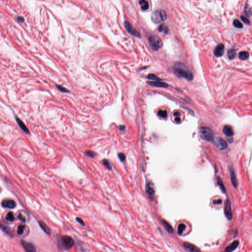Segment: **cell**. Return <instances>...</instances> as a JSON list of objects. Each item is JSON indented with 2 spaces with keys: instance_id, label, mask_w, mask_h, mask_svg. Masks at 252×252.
<instances>
[{
  "instance_id": "obj_1",
  "label": "cell",
  "mask_w": 252,
  "mask_h": 252,
  "mask_svg": "<svg viewBox=\"0 0 252 252\" xmlns=\"http://www.w3.org/2000/svg\"><path fill=\"white\" fill-rule=\"evenodd\" d=\"M174 71L178 77H183L190 81L193 79V73L185 66L180 63L176 65L174 68Z\"/></svg>"
},
{
  "instance_id": "obj_2",
  "label": "cell",
  "mask_w": 252,
  "mask_h": 252,
  "mask_svg": "<svg viewBox=\"0 0 252 252\" xmlns=\"http://www.w3.org/2000/svg\"><path fill=\"white\" fill-rule=\"evenodd\" d=\"M74 241L73 238L69 236H63L59 241L60 248L63 250H69L73 247Z\"/></svg>"
},
{
  "instance_id": "obj_3",
  "label": "cell",
  "mask_w": 252,
  "mask_h": 252,
  "mask_svg": "<svg viewBox=\"0 0 252 252\" xmlns=\"http://www.w3.org/2000/svg\"><path fill=\"white\" fill-rule=\"evenodd\" d=\"M200 134L202 139L205 140L212 142L214 139V134L212 130L208 127H202L200 130Z\"/></svg>"
},
{
  "instance_id": "obj_4",
  "label": "cell",
  "mask_w": 252,
  "mask_h": 252,
  "mask_svg": "<svg viewBox=\"0 0 252 252\" xmlns=\"http://www.w3.org/2000/svg\"><path fill=\"white\" fill-rule=\"evenodd\" d=\"M167 18V15L165 12L162 10L154 11L151 15L152 21L156 24L164 21Z\"/></svg>"
},
{
  "instance_id": "obj_5",
  "label": "cell",
  "mask_w": 252,
  "mask_h": 252,
  "mask_svg": "<svg viewBox=\"0 0 252 252\" xmlns=\"http://www.w3.org/2000/svg\"><path fill=\"white\" fill-rule=\"evenodd\" d=\"M149 44L151 48L154 50H158L163 46V41L159 37L152 36L149 39Z\"/></svg>"
},
{
  "instance_id": "obj_6",
  "label": "cell",
  "mask_w": 252,
  "mask_h": 252,
  "mask_svg": "<svg viewBox=\"0 0 252 252\" xmlns=\"http://www.w3.org/2000/svg\"><path fill=\"white\" fill-rule=\"evenodd\" d=\"M124 26L126 29L131 35L135 37H140V34L139 32L135 29V28L132 25V24L127 21H126L124 23Z\"/></svg>"
},
{
  "instance_id": "obj_7",
  "label": "cell",
  "mask_w": 252,
  "mask_h": 252,
  "mask_svg": "<svg viewBox=\"0 0 252 252\" xmlns=\"http://www.w3.org/2000/svg\"><path fill=\"white\" fill-rule=\"evenodd\" d=\"M224 213L226 218L229 220L232 219V212L231 207V204L229 199H227L224 206Z\"/></svg>"
},
{
  "instance_id": "obj_8",
  "label": "cell",
  "mask_w": 252,
  "mask_h": 252,
  "mask_svg": "<svg viewBox=\"0 0 252 252\" xmlns=\"http://www.w3.org/2000/svg\"><path fill=\"white\" fill-rule=\"evenodd\" d=\"M21 244L26 252H35L36 251V247L32 243L27 242L24 240H22Z\"/></svg>"
},
{
  "instance_id": "obj_9",
  "label": "cell",
  "mask_w": 252,
  "mask_h": 252,
  "mask_svg": "<svg viewBox=\"0 0 252 252\" xmlns=\"http://www.w3.org/2000/svg\"><path fill=\"white\" fill-rule=\"evenodd\" d=\"M146 192L148 197L151 201H153L155 197V191L151 183L147 184L146 186Z\"/></svg>"
},
{
  "instance_id": "obj_10",
  "label": "cell",
  "mask_w": 252,
  "mask_h": 252,
  "mask_svg": "<svg viewBox=\"0 0 252 252\" xmlns=\"http://www.w3.org/2000/svg\"><path fill=\"white\" fill-rule=\"evenodd\" d=\"M216 145L220 150H225L227 148V144L222 138H217L215 141Z\"/></svg>"
},
{
  "instance_id": "obj_11",
  "label": "cell",
  "mask_w": 252,
  "mask_h": 252,
  "mask_svg": "<svg viewBox=\"0 0 252 252\" xmlns=\"http://www.w3.org/2000/svg\"><path fill=\"white\" fill-rule=\"evenodd\" d=\"M2 206L4 208L13 209L16 206V203L13 200L5 199L1 203Z\"/></svg>"
},
{
  "instance_id": "obj_12",
  "label": "cell",
  "mask_w": 252,
  "mask_h": 252,
  "mask_svg": "<svg viewBox=\"0 0 252 252\" xmlns=\"http://www.w3.org/2000/svg\"><path fill=\"white\" fill-rule=\"evenodd\" d=\"M224 49H225V47L224 44H218L214 49V54L217 57H221L224 53Z\"/></svg>"
},
{
  "instance_id": "obj_13",
  "label": "cell",
  "mask_w": 252,
  "mask_h": 252,
  "mask_svg": "<svg viewBox=\"0 0 252 252\" xmlns=\"http://www.w3.org/2000/svg\"><path fill=\"white\" fill-rule=\"evenodd\" d=\"M230 179L231 183L234 188H237V181L236 179V175L233 167H231L230 168Z\"/></svg>"
},
{
  "instance_id": "obj_14",
  "label": "cell",
  "mask_w": 252,
  "mask_h": 252,
  "mask_svg": "<svg viewBox=\"0 0 252 252\" xmlns=\"http://www.w3.org/2000/svg\"><path fill=\"white\" fill-rule=\"evenodd\" d=\"M147 83L151 86L158 87H163V88H167L168 87V85L160 81H149Z\"/></svg>"
},
{
  "instance_id": "obj_15",
  "label": "cell",
  "mask_w": 252,
  "mask_h": 252,
  "mask_svg": "<svg viewBox=\"0 0 252 252\" xmlns=\"http://www.w3.org/2000/svg\"><path fill=\"white\" fill-rule=\"evenodd\" d=\"M223 132L224 134L227 136H231L234 135L233 129L230 125H226L224 127Z\"/></svg>"
},
{
  "instance_id": "obj_16",
  "label": "cell",
  "mask_w": 252,
  "mask_h": 252,
  "mask_svg": "<svg viewBox=\"0 0 252 252\" xmlns=\"http://www.w3.org/2000/svg\"><path fill=\"white\" fill-rule=\"evenodd\" d=\"M239 244V241H237V240L234 241L232 243L230 244V245L227 247V248L225 249V251L226 252H232L237 248Z\"/></svg>"
},
{
  "instance_id": "obj_17",
  "label": "cell",
  "mask_w": 252,
  "mask_h": 252,
  "mask_svg": "<svg viewBox=\"0 0 252 252\" xmlns=\"http://www.w3.org/2000/svg\"><path fill=\"white\" fill-rule=\"evenodd\" d=\"M16 120L17 123L19 127L21 128V129L22 130V131L26 132V134H29V130L26 127V126L25 125V124L22 122V121L18 118H16Z\"/></svg>"
},
{
  "instance_id": "obj_18",
  "label": "cell",
  "mask_w": 252,
  "mask_h": 252,
  "mask_svg": "<svg viewBox=\"0 0 252 252\" xmlns=\"http://www.w3.org/2000/svg\"><path fill=\"white\" fill-rule=\"evenodd\" d=\"M39 225L40 226V227L41 228V229L42 230H44V231L45 233L47 234H48V235H50L51 234V230L50 229H49V227H48L42 221H40L39 222Z\"/></svg>"
},
{
  "instance_id": "obj_19",
  "label": "cell",
  "mask_w": 252,
  "mask_h": 252,
  "mask_svg": "<svg viewBox=\"0 0 252 252\" xmlns=\"http://www.w3.org/2000/svg\"><path fill=\"white\" fill-rule=\"evenodd\" d=\"M139 4L143 11H147L149 8V4L146 0H140L139 2Z\"/></svg>"
},
{
  "instance_id": "obj_20",
  "label": "cell",
  "mask_w": 252,
  "mask_h": 252,
  "mask_svg": "<svg viewBox=\"0 0 252 252\" xmlns=\"http://www.w3.org/2000/svg\"><path fill=\"white\" fill-rule=\"evenodd\" d=\"M183 245L185 247V248H186L187 249L189 250L190 251H191V252H196V251H199L194 245L191 244L189 243L188 242H185L183 244Z\"/></svg>"
},
{
  "instance_id": "obj_21",
  "label": "cell",
  "mask_w": 252,
  "mask_h": 252,
  "mask_svg": "<svg viewBox=\"0 0 252 252\" xmlns=\"http://www.w3.org/2000/svg\"><path fill=\"white\" fill-rule=\"evenodd\" d=\"M1 229L5 234H6L10 236L11 237H12V234L11 230L8 227L6 226H3V225H1Z\"/></svg>"
},
{
  "instance_id": "obj_22",
  "label": "cell",
  "mask_w": 252,
  "mask_h": 252,
  "mask_svg": "<svg viewBox=\"0 0 252 252\" xmlns=\"http://www.w3.org/2000/svg\"><path fill=\"white\" fill-rule=\"evenodd\" d=\"M249 54L247 51H241L239 54V57L242 60H246L248 58Z\"/></svg>"
},
{
  "instance_id": "obj_23",
  "label": "cell",
  "mask_w": 252,
  "mask_h": 252,
  "mask_svg": "<svg viewBox=\"0 0 252 252\" xmlns=\"http://www.w3.org/2000/svg\"><path fill=\"white\" fill-rule=\"evenodd\" d=\"M218 184L221 190L222 191V192H223L224 194H225L226 193V188L224 186V184L223 183V181L222 180L221 178L220 177H218Z\"/></svg>"
},
{
  "instance_id": "obj_24",
  "label": "cell",
  "mask_w": 252,
  "mask_h": 252,
  "mask_svg": "<svg viewBox=\"0 0 252 252\" xmlns=\"http://www.w3.org/2000/svg\"><path fill=\"white\" fill-rule=\"evenodd\" d=\"M163 226H164V228L166 230L168 231V232L172 233L173 232V230L172 227L168 223H167L165 221H163Z\"/></svg>"
},
{
  "instance_id": "obj_25",
  "label": "cell",
  "mask_w": 252,
  "mask_h": 252,
  "mask_svg": "<svg viewBox=\"0 0 252 252\" xmlns=\"http://www.w3.org/2000/svg\"><path fill=\"white\" fill-rule=\"evenodd\" d=\"M5 219L8 222H13L15 220V218L13 213L11 212H8L6 217Z\"/></svg>"
},
{
  "instance_id": "obj_26",
  "label": "cell",
  "mask_w": 252,
  "mask_h": 252,
  "mask_svg": "<svg viewBox=\"0 0 252 252\" xmlns=\"http://www.w3.org/2000/svg\"><path fill=\"white\" fill-rule=\"evenodd\" d=\"M186 229V226L184 224H179L178 227V234L179 235H181L183 234L184 230Z\"/></svg>"
},
{
  "instance_id": "obj_27",
  "label": "cell",
  "mask_w": 252,
  "mask_h": 252,
  "mask_svg": "<svg viewBox=\"0 0 252 252\" xmlns=\"http://www.w3.org/2000/svg\"><path fill=\"white\" fill-rule=\"evenodd\" d=\"M158 115L161 118H166L168 116V112L165 110H160L158 112Z\"/></svg>"
},
{
  "instance_id": "obj_28",
  "label": "cell",
  "mask_w": 252,
  "mask_h": 252,
  "mask_svg": "<svg viewBox=\"0 0 252 252\" xmlns=\"http://www.w3.org/2000/svg\"><path fill=\"white\" fill-rule=\"evenodd\" d=\"M235 54H236V52H235V50L234 49H231L229 51H228L227 52V55H228V57H229V58L230 59H234L235 56Z\"/></svg>"
},
{
  "instance_id": "obj_29",
  "label": "cell",
  "mask_w": 252,
  "mask_h": 252,
  "mask_svg": "<svg viewBox=\"0 0 252 252\" xmlns=\"http://www.w3.org/2000/svg\"><path fill=\"white\" fill-rule=\"evenodd\" d=\"M25 229V226L24 225H20L18 226V229H17V234L19 235H21L24 234Z\"/></svg>"
},
{
  "instance_id": "obj_30",
  "label": "cell",
  "mask_w": 252,
  "mask_h": 252,
  "mask_svg": "<svg viewBox=\"0 0 252 252\" xmlns=\"http://www.w3.org/2000/svg\"><path fill=\"white\" fill-rule=\"evenodd\" d=\"M234 25L237 28H242L243 27V25L237 19H235L234 21Z\"/></svg>"
},
{
  "instance_id": "obj_31",
  "label": "cell",
  "mask_w": 252,
  "mask_h": 252,
  "mask_svg": "<svg viewBox=\"0 0 252 252\" xmlns=\"http://www.w3.org/2000/svg\"><path fill=\"white\" fill-rule=\"evenodd\" d=\"M147 78H149V79H151V80H153L155 81H159L161 80L160 78H159L158 77H157L156 75H155V74H149L147 76Z\"/></svg>"
},
{
  "instance_id": "obj_32",
  "label": "cell",
  "mask_w": 252,
  "mask_h": 252,
  "mask_svg": "<svg viewBox=\"0 0 252 252\" xmlns=\"http://www.w3.org/2000/svg\"><path fill=\"white\" fill-rule=\"evenodd\" d=\"M102 161L103 164L106 167V168H107L108 169H109V170L111 169V165H110L109 161H108L107 160H106V159H104V160H102Z\"/></svg>"
},
{
  "instance_id": "obj_33",
  "label": "cell",
  "mask_w": 252,
  "mask_h": 252,
  "mask_svg": "<svg viewBox=\"0 0 252 252\" xmlns=\"http://www.w3.org/2000/svg\"><path fill=\"white\" fill-rule=\"evenodd\" d=\"M85 154L86 156H87L89 157L94 158L96 156V154L93 151H90V150H88V151H86L85 152Z\"/></svg>"
},
{
  "instance_id": "obj_34",
  "label": "cell",
  "mask_w": 252,
  "mask_h": 252,
  "mask_svg": "<svg viewBox=\"0 0 252 252\" xmlns=\"http://www.w3.org/2000/svg\"><path fill=\"white\" fill-rule=\"evenodd\" d=\"M159 31L160 32H165V33H168V28L164 25H161L159 27Z\"/></svg>"
},
{
  "instance_id": "obj_35",
  "label": "cell",
  "mask_w": 252,
  "mask_h": 252,
  "mask_svg": "<svg viewBox=\"0 0 252 252\" xmlns=\"http://www.w3.org/2000/svg\"><path fill=\"white\" fill-rule=\"evenodd\" d=\"M56 87L59 90H60L61 92H64V93H68V92H69V91L68 90V89H66V88L64 87L63 86H61V85H56Z\"/></svg>"
},
{
  "instance_id": "obj_36",
  "label": "cell",
  "mask_w": 252,
  "mask_h": 252,
  "mask_svg": "<svg viewBox=\"0 0 252 252\" xmlns=\"http://www.w3.org/2000/svg\"><path fill=\"white\" fill-rule=\"evenodd\" d=\"M241 19L242 21L243 22H244L247 25H250V22L249 20L246 17L244 16H241Z\"/></svg>"
},
{
  "instance_id": "obj_37",
  "label": "cell",
  "mask_w": 252,
  "mask_h": 252,
  "mask_svg": "<svg viewBox=\"0 0 252 252\" xmlns=\"http://www.w3.org/2000/svg\"><path fill=\"white\" fill-rule=\"evenodd\" d=\"M118 157L121 161H124L126 159V156L123 153H119L118 154Z\"/></svg>"
},
{
  "instance_id": "obj_38",
  "label": "cell",
  "mask_w": 252,
  "mask_h": 252,
  "mask_svg": "<svg viewBox=\"0 0 252 252\" xmlns=\"http://www.w3.org/2000/svg\"><path fill=\"white\" fill-rule=\"evenodd\" d=\"M18 219L20 221H21V222H23V223L26 222V221L25 218L21 214H19L18 216Z\"/></svg>"
},
{
  "instance_id": "obj_39",
  "label": "cell",
  "mask_w": 252,
  "mask_h": 252,
  "mask_svg": "<svg viewBox=\"0 0 252 252\" xmlns=\"http://www.w3.org/2000/svg\"><path fill=\"white\" fill-rule=\"evenodd\" d=\"M76 220H77V221L78 223H79L82 226H85V223H84V221H83V220L81 219L80 218L77 217L76 218Z\"/></svg>"
},
{
  "instance_id": "obj_40",
  "label": "cell",
  "mask_w": 252,
  "mask_h": 252,
  "mask_svg": "<svg viewBox=\"0 0 252 252\" xmlns=\"http://www.w3.org/2000/svg\"><path fill=\"white\" fill-rule=\"evenodd\" d=\"M222 203V201L220 199L213 201V204L214 205H221Z\"/></svg>"
},
{
  "instance_id": "obj_41",
  "label": "cell",
  "mask_w": 252,
  "mask_h": 252,
  "mask_svg": "<svg viewBox=\"0 0 252 252\" xmlns=\"http://www.w3.org/2000/svg\"><path fill=\"white\" fill-rule=\"evenodd\" d=\"M17 21H18V22H21V23H22V22H23V21H24V19L21 16L17 17Z\"/></svg>"
},
{
  "instance_id": "obj_42",
  "label": "cell",
  "mask_w": 252,
  "mask_h": 252,
  "mask_svg": "<svg viewBox=\"0 0 252 252\" xmlns=\"http://www.w3.org/2000/svg\"><path fill=\"white\" fill-rule=\"evenodd\" d=\"M175 121L177 123H179L180 122V118L179 116L176 117L175 118Z\"/></svg>"
},
{
  "instance_id": "obj_43",
  "label": "cell",
  "mask_w": 252,
  "mask_h": 252,
  "mask_svg": "<svg viewBox=\"0 0 252 252\" xmlns=\"http://www.w3.org/2000/svg\"><path fill=\"white\" fill-rule=\"evenodd\" d=\"M179 115H180V113L178 112H176L174 113V116L175 117H178V116H179Z\"/></svg>"
},
{
  "instance_id": "obj_44",
  "label": "cell",
  "mask_w": 252,
  "mask_h": 252,
  "mask_svg": "<svg viewBox=\"0 0 252 252\" xmlns=\"http://www.w3.org/2000/svg\"><path fill=\"white\" fill-rule=\"evenodd\" d=\"M120 130H124L125 127L124 126H121L120 127Z\"/></svg>"
}]
</instances>
